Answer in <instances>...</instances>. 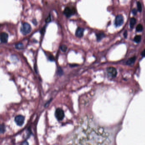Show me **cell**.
I'll list each match as a JSON object with an SVG mask.
<instances>
[{"mask_svg": "<svg viewBox=\"0 0 145 145\" xmlns=\"http://www.w3.org/2000/svg\"><path fill=\"white\" fill-rule=\"evenodd\" d=\"M31 30L32 28L29 24L27 23H24L22 24L20 28V31L24 35L28 34L31 32Z\"/></svg>", "mask_w": 145, "mask_h": 145, "instance_id": "1", "label": "cell"}, {"mask_svg": "<svg viewBox=\"0 0 145 145\" xmlns=\"http://www.w3.org/2000/svg\"><path fill=\"white\" fill-rule=\"evenodd\" d=\"M64 15L67 17H70L74 15L76 13V9L74 7H66L63 12Z\"/></svg>", "mask_w": 145, "mask_h": 145, "instance_id": "2", "label": "cell"}, {"mask_svg": "<svg viewBox=\"0 0 145 145\" xmlns=\"http://www.w3.org/2000/svg\"><path fill=\"white\" fill-rule=\"evenodd\" d=\"M55 116L59 121H61L64 118V111L62 109L58 108L55 111Z\"/></svg>", "mask_w": 145, "mask_h": 145, "instance_id": "3", "label": "cell"}, {"mask_svg": "<svg viewBox=\"0 0 145 145\" xmlns=\"http://www.w3.org/2000/svg\"><path fill=\"white\" fill-rule=\"evenodd\" d=\"M107 72L109 77L112 78L116 77L117 74L116 69L113 67H110L107 68Z\"/></svg>", "mask_w": 145, "mask_h": 145, "instance_id": "4", "label": "cell"}, {"mask_svg": "<svg viewBox=\"0 0 145 145\" xmlns=\"http://www.w3.org/2000/svg\"><path fill=\"white\" fill-rule=\"evenodd\" d=\"M124 22V18L121 15H117L115 18V24L116 26H121Z\"/></svg>", "mask_w": 145, "mask_h": 145, "instance_id": "5", "label": "cell"}, {"mask_svg": "<svg viewBox=\"0 0 145 145\" xmlns=\"http://www.w3.org/2000/svg\"><path fill=\"white\" fill-rule=\"evenodd\" d=\"M24 117L22 115H17L15 118V122L18 126H21L24 122Z\"/></svg>", "mask_w": 145, "mask_h": 145, "instance_id": "6", "label": "cell"}, {"mask_svg": "<svg viewBox=\"0 0 145 145\" xmlns=\"http://www.w3.org/2000/svg\"><path fill=\"white\" fill-rule=\"evenodd\" d=\"M8 34L6 32H1L0 34V40L2 43H7L8 40Z\"/></svg>", "mask_w": 145, "mask_h": 145, "instance_id": "7", "label": "cell"}, {"mask_svg": "<svg viewBox=\"0 0 145 145\" xmlns=\"http://www.w3.org/2000/svg\"><path fill=\"white\" fill-rule=\"evenodd\" d=\"M85 29L81 27H78L76 32V36L78 38H81L83 36Z\"/></svg>", "mask_w": 145, "mask_h": 145, "instance_id": "8", "label": "cell"}, {"mask_svg": "<svg viewBox=\"0 0 145 145\" xmlns=\"http://www.w3.org/2000/svg\"><path fill=\"white\" fill-rule=\"evenodd\" d=\"M96 36L97 37V40L98 41H99L105 36V35L103 32H99L96 34Z\"/></svg>", "mask_w": 145, "mask_h": 145, "instance_id": "9", "label": "cell"}, {"mask_svg": "<svg viewBox=\"0 0 145 145\" xmlns=\"http://www.w3.org/2000/svg\"><path fill=\"white\" fill-rule=\"evenodd\" d=\"M136 60V57L135 56H134L132 58H131L129 59V60L127 61V62L126 63V64L127 65H132L134 63V62H135Z\"/></svg>", "mask_w": 145, "mask_h": 145, "instance_id": "10", "label": "cell"}, {"mask_svg": "<svg viewBox=\"0 0 145 145\" xmlns=\"http://www.w3.org/2000/svg\"><path fill=\"white\" fill-rule=\"evenodd\" d=\"M136 22V19L134 17H132L131 18L130 20V27L131 29L133 28Z\"/></svg>", "mask_w": 145, "mask_h": 145, "instance_id": "11", "label": "cell"}, {"mask_svg": "<svg viewBox=\"0 0 145 145\" xmlns=\"http://www.w3.org/2000/svg\"><path fill=\"white\" fill-rule=\"evenodd\" d=\"M141 36L140 35H137L134 37V41L136 43H138L141 42Z\"/></svg>", "mask_w": 145, "mask_h": 145, "instance_id": "12", "label": "cell"}, {"mask_svg": "<svg viewBox=\"0 0 145 145\" xmlns=\"http://www.w3.org/2000/svg\"><path fill=\"white\" fill-rule=\"evenodd\" d=\"M5 132V127L4 124L0 125V133H4Z\"/></svg>", "mask_w": 145, "mask_h": 145, "instance_id": "13", "label": "cell"}, {"mask_svg": "<svg viewBox=\"0 0 145 145\" xmlns=\"http://www.w3.org/2000/svg\"><path fill=\"white\" fill-rule=\"evenodd\" d=\"M143 26L141 24H139L137 26L136 30L137 32H141L142 31H143Z\"/></svg>", "mask_w": 145, "mask_h": 145, "instance_id": "14", "label": "cell"}, {"mask_svg": "<svg viewBox=\"0 0 145 145\" xmlns=\"http://www.w3.org/2000/svg\"><path fill=\"white\" fill-rule=\"evenodd\" d=\"M67 49L68 48L67 47L66 45H62L61 47H60V49L62 50V51L63 52H66L67 50Z\"/></svg>", "mask_w": 145, "mask_h": 145, "instance_id": "15", "label": "cell"}, {"mask_svg": "<svg viewBox=\"0 0 145 145\" xmlns=\"http://www.w3.org/2000/svg\"><path fill=\"white\" fill-rule=\"evenodd\" d=\"M137 9L139 12H141L142 11V6L141 4V3L139 1L137 2Z\"/></svg>", "mask_w": 145, "mask_h": 145, "instance_id": "16", "label": "cell"}, {"mask_svg": "<svg viewBox=\"0 0 145 145\" xmlns=\"http://www.w3.org/2000/svg\"><path fill=\"white\" fill-rule=\"evenodd\" d=\"M63 70H62V68H58L57 73L58 74L60 75H61L63 74Z\"/></svg>", "mask_w": 145, "mask_h": 145, "instance_id": "17", "label": "cell"}, {"mask_svg": "<svg viewBox=\"0 0 145 145\" xmlns=\"http://www.w3.org/2000/svg\"><path fill=\"white\" fill-rule=\"evenodd\" d=\"M51 21V15H48V16L47 17V18L45 20V22L48 23H49Z\"/></svg>", "mask_w": 145, "mask_h": 145, "instance_id": "18", "label": "cell"}, {"mask_svg": "<svg viewBox=\"0 0 145 145\" xmlns=\"http://www.w3.org/2000/svg\"><path fill=\"white\" fill-rule=\"evenodd\" d=\"M16 47H17V48L21 49L23 47V45L22 44H18V45L16 46Z\"/></svg>", "mask_w": 145, "mask_h": 145, "instance_id": "19", "label": "cell"}, {"mask_svg": "<svg viewBox=\"0 0 145 145\" xmlns=\"http://www.w3.org/2000/svg\"><path fill=\"white\" fill-rule=\"evenodd\" d=\"M45 26H44V27H43V29L41 30V34H44V33H45Z\"/></svg>", "mask_w": 145, "mask_h": 145, "instance_id": "20", "label": "cell"}, {"mask_svg": "<svg viewBox=\"0 0 145 145\" xmlns=\"http://www.w3.org/2000/svg\"><path fill=\"white\" fill-rule=\"evenodd\" d=\"M132 13L133 14V15H136L137 13V11L136 9H133L132 10Z\"/></svg>", "mask_w": 145, "mask_h": 145, "instance_id": "21", "label": "cell"}, {"mask_svg": "<svg viewBox=\"0 0 145 145\" xmlns=\"http://www.w3.org/2000/svg\"><path fill=\"white\" fill-rule=\"evenodd\" d=\"M49 60L51 61H53L54 60V58L53 57V56L51 55L49 56Z\"/></svg>", "mask_w": 145, "mask_h": 145, "instance_id": "22", "label": "cell"}, {"mask_svg": "<svg viewBox=\"0 0 145 145\" xmlns=\"http://www.w3.org/2000/svg\"><path fill=\"white\" fill-rule=\"evenodd\" d=\"M21 145H28V143L27 141H24L22 143Z\"/></svg>", "mask_w": 145, "mask_h": 145, "instance_id": "23", "label": "cell"}, {"mask_svg": "<svg viewBox=\"0 0 145 145\" xmlns=\"http://www.w3.org/2000/svg\"><path fill=\"white\" fill-rule=\"evenodd\" d=\"M141 55L143 57H144L145 56V49H144L142 53L141 54Z\"/></svg>", "mask_w": 145, "mask_h": 145, "instance_id": "24", "label": "cell"}, {"mask_svg": "<svg viewBox=\"0 0 145 145\" xmlns=\"http://www.w3.org/2000/svg\"><path fill=\"white\" fill-rule=\"evenodd\" d=\"M124 36L125 38L127 37V31H125V32L124 33Z\"/></svg>", "mask_w": 145, "mask_h": 145, "instance_id": "25", "label": "cell"}]
</instances>
